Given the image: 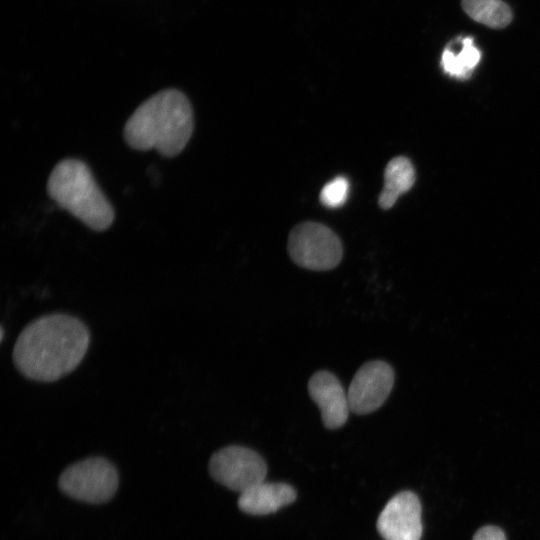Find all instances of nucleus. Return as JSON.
Returning a JSON list of instances; mask_svg holds the SVG:
<instances>
[{"instance_id": "f257e3e1", "label": "nucleus", "mask_w": 540, "mask_h": 540, "mask_svg": "<svg viewBox=\"0 0 540 540\" xmlns=\"http://www.w3.org/2000/svg\"><path fill=\"white\" fill-rule=\"evenodd\" d=\"M89 344V329L79 318L63 313L48 314L33 320L21 331L13 348V363L28 379L53 382L81 363Z\"/></svg>"}, {"instance_id": "f03ea898", "label": "nucleus", "mask_w": 540, "mask_h": 540, "mask_svg": "<svg viewBox=\"0 0 540 540\" xmlns=\"http://www.w3.org/2000/svg\"><path fill=\"white\" fill-rule=\"evenodd\" d=\"M193 128V110L187 96L176 89H165L136 108L123 135L135 150L154 149L165 157H173L186 147Z\"/></svg>"}, {"instance_id": "7ed1b4c3", "label": "nucleus", "mask_w": 540, "mask_h": 540, "mask_svg": "<svg viewBox=\"0 0 540 540\" xmlns=\"http://www.w3.org/2000/svg\"><path fill=\"white\" fill-rule=\"evenodd\" d=\"M47 192L58 206L92 230L104 231L113 223L110 201L81 160L69 158L58 162L49 175Z\"/></svg>"}, {"instance_id": "20e7f679", "label": "nucleus", "mask_w": 540, "mask_h": 540, "mask_svg": "<svg viewBox=\"0 0 540 540\" xmlns=\"http://www.w3.org/2000/svg\"><path fill=\"white\" fill-rule=\"evenodd\" d=\"M118 483L115 466L103 457H90L70 465L58 480L64 494L91 504L110 500L117 491Z\"/></svg>"}, {"instance_id": "39448f33", "label": "nucleus", "mask_w": 540, "mask_h": 540, "mask_svg": "<svg viewBox=\"0 0 540 540\" xmlns=\"http://www.w3.org/2000/svg\"><path fill=\"white\" fill-rule=\"evenodd\" d=\"M287 248L294 263L314 271L335 268L343 256L339 237L317 222H303L295 226L289 234Z\"/></svg>"}, {"instance_id": "423d86ee", "label": "nucleus", "mask_w": 540, "mask_h": 540, "mask_svg": "<svg viewBox=\"0 0 540 540\" xmlns=\"http://www.w3.org/2000/svg\"><path fill=\"white\" fill-rule=\"evenodd\" d=\"M209 472L217 482L241 494L264 481L267 465L256 451L244 446L230 445L211 456Z\"/></svg>"}, {"instance_id": "0eeeda50", "label": "nucleus", "mask_w": 540, "mask_h": 540, "mask_svg": "<svg viewBox=\"0 0 540 540\" xmlns=\"http://www.w3.org/2000/svg\"><path fill=\"white\" fill-rule=\"evenodd\" d=\"M394 384V370L386 362L372 360L355 373L347 396L350 410L357 415L376 411L388 398Z\"/></svg>"}, {"instance_id": "6e6552de", "label": "nucleus", "mask_w": 540, "mask_h": 540, "mask_svg": "<svg viewBox=\"0 0 540 540\" xmlns=\"http://www.w3.org/2000/svg\"><path fill=\"white\" fill-rule=\"evenodd\" d=\"M422 508L419 498L411 491L393 496L377 519V530L384 540H420Z\"/></svg>"}, {"instance_id": "1a4fd4ad", "label": "nucleus", "mask_w": 540, "mask_h": 540, "mask_svg": "<svg viewBox=\"0 0 540 540\" xmlns=\"http://www.w3.org/2000/svg\"><path fill=\"white\" fill-rule=\"evenodd\" d=\"M308 392L319 407L326 428L338 429L347 422L351 411L347 392L333 373L315 372L308 381Z\"/></svg>"}, {"instance_id": "9d476101", "label": "nucleus", "mask_w": 540, "mask_h": 540, "mask_svg": "<svg viewBox=\"0 0 540 540\" xmlns=\"http://www.w3.org/2000/svg\"><path fill=\"white\" fill-rule=\"evenodd\" d=\"M295 499L296 491L289 484L262 481L240 494L238 507L247 514L267 515Z\"/></svg>"}, {"instance_id": "9b49d317", "label": "nucleus", "mask_w": 540, "mask_h": 540, "mask_svg": "<svg viewBox=\"0 0 540 540\" xmlns=\"http://www.w3.org/2000/svg\"><path fill=\"white\" fill-rule=\"evenodd\" d=\"M415 182V170L411 161L398 156L389 161L384 172V186L378 203L382 209L391 208L400 195L409 191Z\"/></svg>"}, {"instance_id": "f8f14e48", "label": "nucleus", "mask_w": 540, "mask_h": 540, "mask_svg": "<svg viewBox=\"0 0 540 540\" xmlns=\"http://www.w3.org/2000/svg\"><path fill=\"white\" fill-rule=\"evenodd\" d=\"M461 49L459 52L447 47L441 58L443 70L450 76L464 79L469 77L478 65L481 53L473 43V38H460Z\"/></svg>"}, {"instance_id": "ddd939ff", "label": "nucleus", "mask_w": 540, "mask_h": 540, "mask_svg": "<svg viewBox=\"0 0 540 540\" xmlns=\"http://www.w3.org/2000/svg\"><path fill=\"white\" fill-rule=\"evenodd\" d=\"M462 8L473 20L491 28H504L512 20V12L502 0H462Z\"/></svg>"}, {"instance_id": "4468645a", "label": "nucleus", "mask_w": 540, "mask_h": 540, "mask_svg": "<svg viewBox=\"0 0 540 540\" xmlns=\"http://www.w3.org/2000/svg\"><path fill=\"white\" fill-rule=\"evenodd\" d=\"M349 188L348 179L344 176H337L323 186L320 192V201L328 208H338L346 202Z\"/></svg>"}, {"instance_id": "2eb2a0df", "label": "nucleus", "mask_w": 540, "mask_h": 540, "mask_svg": "<svg viewBox=\"0 0 540 540\" xmlns=\"http://www.w3.org/2000/svg\"><path fill=\"white\" fill-rule=\"evenodd\" d=\"M472 540H506V536L501 528L487 525L478 529Z\"/></svg>"}, {"instance_id": "dca6fc26", "label": "nucleus", "mask_w": 540, "mask_h": 540, "mask_svg": "<svg viewBox=\"0 0 540 540\" xmlns=\"http://www.w3.org/2000/svg\"><path fill=\"white\" fill-rule=\"evenodd\" d=\"M3 335H4V330L3 328L1 329V341L3 340Z\"/></svg>"}]
</instances>
